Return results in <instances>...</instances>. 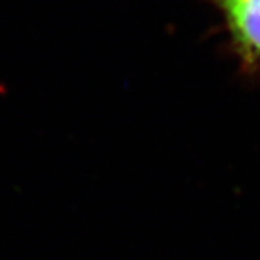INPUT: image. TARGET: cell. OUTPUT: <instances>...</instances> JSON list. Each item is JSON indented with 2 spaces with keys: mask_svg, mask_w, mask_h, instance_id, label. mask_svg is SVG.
<instances>
[{
  "mask_svg": "<svg viewBox=\"0 0 260 260\" xmlns=\"http://www.w3.org/2000/svg\"><path fill=\"white\" fill-rule=\"evenodd\" d=\"M221 13L245 68L260 69V0H210Z\"/></svg>",
  "mask_w": 260,
  "mask_h": 260,
  "instance_id": "6da1fadb",
  "label": "cell"
}]
</instances>
